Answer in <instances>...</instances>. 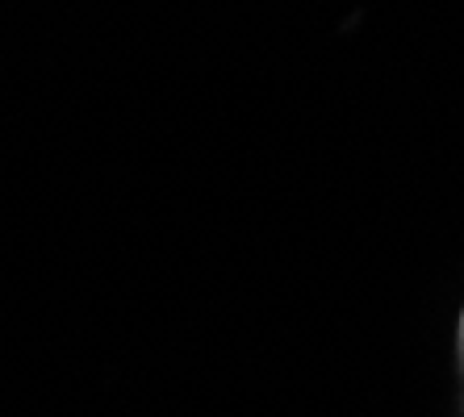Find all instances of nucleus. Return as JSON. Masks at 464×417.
I'll return each mask as SVG.
<instances>
[{
  "label": "nucleus",
  "instance_id": "obj_1",
  "mask_svg": "<svg viewBox=\"0 0 464 417\" xmlns=\"http://www.w3.org/2000/svg\"><path fill=\"white\" fill-rule=\"evenodd\" d=\"M456 364L464 372V309H460V321H456Z\"/></svg>",
  "mask_w": 464,
  "mask_h": 417
}]
</instances>
